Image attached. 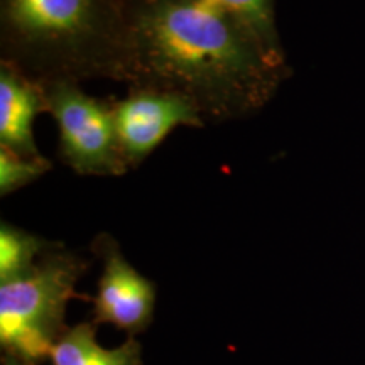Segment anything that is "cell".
I'll return each mask as SVG.
<instances>
[{
	"label": "cell",
	"instance_id": "6da1fadb",
	"mask_svg": "<svg viewBox=\"0 0 365 365\" xmlns=\"http://www.w3.org/2000/svg\"><path fill=\"white\" fill-rule=\"evenodd\" d=\"M129 86L188 98L207 124L262 110L291 68L213 0H125Z\"/></svg>",
	"mask_w": 365,
	"mask_h": 365
},
{
	"label": "cell",
	"instance_id": "7a4b0ae2",
	"mask_svg": "<svg viewBox=\"0 0 365 365\" xmlns=\"http://www.w3.org/2000/svg\"><path fill=\"white\" fill-rule=\"evenodd\" d=\"M0 63L39 83L130 81L122 0H0Z\"/></svg>",
	"mask_w": 365,
	"mask_h": 365
},
{
	"label": "cell",
	"instance_id": "3957f363",
	"mask_svg": "<svg viewBox=\"0 0 365 365\" xmlns=\"http://www.w3.org/2000/svg\"><path fill=\"white\" fill-rule=\"evenodd\" d=\"M90 264L63 249L48 250L24 276L0 284V345L6 355L38 365L68 328V301Z\"/></svg>",
	"mask_w": 365,
	"mask_h": 365
},
{
	"label": "cell",
	"instance_id": "277c9868",
	"mask_svg": "<svg viewBox=\"0 0 365 365\" xmlns=\"http://www.w3.org/2000/svg\"><path fill=\"white\" fill-rule=\"evenodd\" d=\"M43 85L48 113L58 125L61 161L81 176L125 175L112 100L91 97L76 81Z\"/></svg>",
	"mask_w": 365,
	"mask_h": 365
},
{
	"label": "cell",
	"instance_id": "5b68a950",
	"mask_svg": "<svg viewBox=\"0 0 365 365\" xmlns=\"http://www.w3.org/2000/svg\"><path fill=\"white\" fill-rule=\"evenodd\" d=\"M112 107L118 145L129 171L139 168L178 127L207 125L188 98L150 86H129V93L112 100Z\"/></svg>",
	"mask_w": 365,
	"mask_h": 365
},
{
	"label": "cell",
	"instance_id": "8992f818",
	"mask_svg": "<svg viewBox=\"0 0 365 365\" xmlns=\"http://www.w3.org/2000/svg\"><path fill=\"white\" fill-rule=\"evenodd\" d=\"M91 252L102 262L93 301V323H110L130 336L150 325L156 307V286L127 262L118 242L108 234H98L91 242Z\"/></svg>",
	"mask_w": 365,
	"mask_h": 365
},
{
	"label": "cell",
	"instance_id": "52a82bcc",
	"mask_svg": "<svg viewBox=\"0 0 365 365\" xmlns=\"http://www.w3.org/2000/svg\"><path fill=\"white\" fill-rule=\"evenodd\" d=\"M48 113L44 85L0 63V145L26 158H39L34 122Z\"/></svg>",
	"mask_w": 365,
	"mask_h": 365
},
{
	"label": "cell",
	"instance_id": "ba28073f",
	"mask_svg": "<svg viewBox=\"0 0 365 365\" xmlns=\"http://www.w3.org/2000/svg\"><path fill=\"white\" fill-rule=\"evenodd\" d=\"M97 327L80 323L68 328L54 344L49 360L53 365H143V346L134 336L117 349H103L95 340Z\"/></svg>",
	"mask_w": 365,
	"mask_h": 365
},
{
	"label": "cell",
	"instance_id": "9c48e42d",
	"mask_svg": "<svg viewBox=\"0 0 365 365\" xmlns=\"http://www.w3.org/2000/svg\"><path fill=\"white\" fill-rule=\"evenodd\" d=\"M59 242L46 240L29 232L2 222L0 225V284L24 276L43 255Z\"/></svg>",
	"mask_w": 365,
	"mask_h": 365
},
{
	"label": "cell",
	"instance_id": "30bf717a",
	"mask_svg": "<svg viewBox=\"0 0 365 365\" xmlns=\"http://www.w3.org/2000/svg\"><path fill=\"white\" fill-rule=\"evenodd\" d=\"M249 27L272 53L286 56L276 24L274 0H213Z\"/></svg>",
	"mask_w": 365,
	"mask_h": 365
},
{
	"label": "cell",
	"instance_id": "8fae6325",
	"mask_svg": "<svg viewBox=\"0 0 365 365\" xmlns=\"http://www.w3.org/2000/svg\"><path fill=\"white\" fill-rule=\"evenodd\" d=\"M53 168L44 156L26 158L0 145V196H7L39 180Z\"/></svg>",
	"mask_w": 365,
	"mask_h": 365
},
{
	"label": "cell",
	"instance_id": "7c38bea8",
	"mask_svg": "<svg viewBox=\"0 0 365 365\" xmlns=\"http://www.w3.org/2000/svg\"><path fill=\"white\" fill-rule=\"evenodd\" d=\"M2 365H29V364H26L24 360H21V359H17V357H12V355L4 354Z\"/></svg>",
	"mask_w": 365,
	"mask_h": 365
},
{
	"label": "cell",
	"instance_id": "4fadbf2b",
	"mask_svg": "<svg viewBox=\"0 0 365 365\" xmlns=\"http://www.w3.org/2000/svg\"><path fill=\"white\" fill-rule=\"evenodd\" d=\"M122 2H125V0H122Z\"/></svg>",
	"mask_w": 365,
	"mask_h": 365
}]
</instances>
